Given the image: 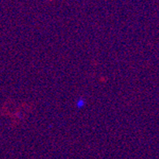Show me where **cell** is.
<instances>
[{"mask_svg":"<svg viewBox=\"0 0 159 159\" xmlns=\"http://www.w3.org/2000/svg\"><path fill=\"white\" fill-rule=\"evenodd\" d=\"M84 106H85V100L83 99V98H79V99L77 100V102H76V106H77V108H82V107H84Z\"/></svg>","mask_w":159,"mask_h":159,"instance_id":"cell-1","label":"cell"}]
</instances>
